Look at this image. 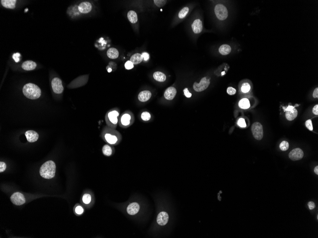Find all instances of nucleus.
<instances>
[{
	"instance_id": "1a4fd4ad",
	"label": "nucleus",
	"mask_w": 318,
	"mask_h": 238,
	"mask_svg": "<svg viewBox=\"0 0 318 238\" xmlns=\"http://www.w3.org/2000/svg\"><path fill=\"white\" fill-rule=\"evenodd\" d=\"M11 201L14 204L18 206L22 205L25 203V199L24 195L19 192H16L12 194L11 197Z\"/></svg>"
},
{
	"instance_id": "09e8293b",
	"label": "nucleus",
	"mask_w": 318,
	"mask_h": 238,
	"mask_svg": "<svg viewBox=\"0 0 318 238\" xmlns=\"http://www.w3.org/2000/svg\"><path fill=\"white\" fill-rule=\"evenodd\" d=\"M107 70H108V72H111V71H112V69L111 68H109V69H107Z\"/></svg>"
},
{
	"instance_id": "cd10ccee",
	"label": "nucleus",
	"mask_w": 318,
	"mask_h": 238,
	"mask_svg": "<svg viewBox=\"0 0 318 238\" xmlns=\"http://www.w3.org/2000/svg\"><path fill=\"white\" fill-rule=\"evenodd\" d=\"M102 153L105 156H109L112 153V150L111 146L109 145H106L103 146L102 149Z\"/></svg>"
},
{
	"instance_id": "a18cd8bd",
	"label": "nucleus",
	"mask_w": 318,
	"mask_h": 238,
	"mask_svg": "<svg viewBox=\"0 0 318 238\" xmlns=\"http://www.w3.org/2000/svg\"><path fill=\"white\" fill-rule=\"evenodd\" d=\"M318 105H316L314 106V107L313 108V109H312V112H313V114L315 115H318Z\"/></svg>"
},
{
	"instance_id": "f704fd0d",
	"label": "nucleus",
	"mask_w": 318,
	"mask_h": 238,
	"mask_svg": "<svg viewBox=\"0 0 318 238\" xmlns=\"http://www.w3.org/2000/svg\"><path fill=\"white\" fill-rule=\"evenodd\" d=\"M124 66H125V69H126V70H131V69L133 68V67H134V64H133V63L131 62L130 60H129V61H127V62L125 63Z\"/></svg>"
},
{
	"instance_id": "9d476101",
	"label": "nucleus",
	"mask_w": 318,
	"mask_h": 238,
	"mask_svg": "<svg viewBox=\"0 0 318 238\" xmlns=\"http://www.w3.org/2000/svg\"><path fill=\"white\" fill-rule=\"evenodd\" d=\"M304 152L301 149H294L289 153V156L293 161H297L302 159L304 157Z\"/></svg>"
},
{
	"instance_id": "f257e3e1",
	"label": "nucleus",
	"mask_w": 318,
	"mask_h": 238,
	"mask_svg": "<svg viewBox=\"0 0 318 238\" xmlns=\"http://www.w3.org/2000/svg\"><path fill=\"white\" fill-rule=\"evenodd\" d=\"M56 171L55 163L53 161H48L42 165L40 169V173L42 177L50 179L55 176Z\"/></svg>"
},
{
	"instance_id": "58836bf2",
	"label": "nucleus",
	"mask_w": 318,
	"mask_h": 238,
	"mask_svg": "<svg viewBox=\"0 0 318 238\" xmlns=\"http://www.w3.org/2000/svg\"><path fill=\"white\" fill-rule=\"evenodd\" d=\"M84 209L82 208V207L81 206H78L77 207H76L75 208V212L77 214L81 215L84 212Z\"/></svg>"
},
{
	"instance_id": "37998d69",
	"label": "nucleus",
	"mask_w": 318,
	"mask_h": 238,
	"mask_svg": "<svg viewBox=\"0 0 318 238\" xmlns=\"http://www.w3.org/2000/svg\"><path fill=\"white\" fill-rule=\"evenodd\" d=\"M141 55H142V56H143V59L144 60H145V61H147V60H149V58H150L149 54H148V53H147V52H143Z\"/></svg>"
},
{
	"instance_id": "393cba45",
	"label": "nucleus",
	"mask_w": 318,
	"mask_h": 238,
	"mask_svg": "<svg viewBox=\"0 0 318 238\" xmlns=\"http://www.w3.org/2000/svg\"><path fill=\"white\" fill-rule=\"evenodd\" d=\"M127 17L128 20L131 24H135L137 22L138 17L136 12L134 11L131 10L128 11L127 14Z\"/></svg>"
},
{
	"instance_id": "ea45409f",
	"label": "nucleus",
	"mask_w": 318,
	"mask_h": 238,
	"mask_svg": "<svg viewBox=\"0 0 318 238\" xmlns=\"http://www.w3.org/2000/svg\"><path fill=\"white\" fill-rule=\"evenodd\" d=\"M20 56H21V55H20V53H14L12 55V58L15 60V62H18L20 61Z\"/></svg>"
},
{
	"instance_id": "c756f323",
	"label": "nucleus",
	"mask_w": 318,
	"mask_h": 238,
	"mask_svg": "<svg viewBox=\"0 0 318 238\" xmlns=\"http://www.w3.org/2000/svg\"><path fill=\"white\" fill-rule=\"evenodd\" d=\"M250 89H251V86L249 84L246 82L243 83L241 87V90L243 93H247L250 90Z\"/></svg>"
},
{
	"instance_id": "dca6fc26",
	"label": "nucleus",
	"mask_w": 318,
	"mask_h": 238,
	"mask_svg": "<svg viewBox=\"0 0 318 238\" xmlns=\"http://www.w3.org/2000/svg\"><path fill=\"white\" fill-rule=\"evenodd\" d=\"M25 135L29 142H35L39 138V135L37 132L33 130H28L25 132Z\"/></svg>"
},
{
	"instance_id": "6e6552de",
	"label": "nucleus",
	"mask_w": 318,
	"mask_h": 238,
	"mask_svg": "<svg viewBox=\"0 0 318 238\" xmlns=\"http://www.w3.org/2000/svg\"><path fill=\"white\" fill-rule=\"evenodd\" d=\"M52 87L53 92L58 94H61L64 90L62 84V81L58 77H54L52 80Z\"/></svg>"
},
{
	"instance_id": "79ce46f5",
	"label": "nucleus",
	"mask_w": 318,
	"mask_h": 238,
	"mask_svg": "<svg viewBox=\"0 0 318 238\" xmlns=\"http://www.w3.org/2000/svg\"><path fill=\"white\" fill-rule=\"evenodd\" d=\"M183 92H184V95L188 98L191 97H192V94L190 93V92L188 90V88H185L183 90Z\"/></svg>"
},
{
	"instance_id": "49530a36",
	"label": "nucleus",
	"mask_w": 318,
	"mask_h": 238,
	"mask_svg": "<svg viewBox=\"0 0 318 238\" xmlns=\"http://www.w3.org/2000/svg\"><path fill=\"white\" fill-rule=\"evenodd\" d=\"M313 97L314 98H317L318 97V87L316 88L313 93Z\"/></svg>"
},
{
	"instance_id": "4c0bfd02",
	"label": "nucleus",
	"mask_w": 318,
	"mask_h": 238,
	"mask_svg": "<svg viewBox=\"0 0 318 238\" xmlns=\"http://www.w3.org/2000/svg\"><path fill=\"white\" fill-rule=\"evenodd\" d=\"M227 92L228 94L230 95H234L236 93V90L234 87H229L227 88Z\"/></svg>"
},
{
	"instance_id": "f3484780",
	"label": "nucleus",
	"mask_w": 318,
	"mask_h": 238,
	"mask_svg": "<svg viewBox=\"0 0 318 238\" xmlns=\"http://www.w3.org/2000/svg\"><path fill=\"white\" fill-rule=\"evenodd\" d=\"M140 210V205L137 203H133L129 204L127 208V211L129 214L131 215L137 214Z\"/></svg>"
},
{
	"instance_id": "412c9836",
	"label": "nucleus",
	"mask_w": 318,
	"mask_h": 238,
	"mask_svg": "<svg viewBox=\"0 0 318 238\" xmlns=\"http://www.w3.org/2000/svg\"><path fill=\"white\" fill-rule=\"evenodd\" d=\"M1 4L4 7L8 9H14L15 7L16 1L15 0H1Z\"/></svg>"
},
{
	"instance_id": "423d86ee",
	"label": "nucleus",
	"mask_w": 318,
	"mask_h": 238,
	"mask_svg": "<svg viewBox=\"0 0 318 238\" xmlns=\"http://www.w3.org/2000/svg\"><path fill=\"white\" fill-rule=\"evenodd\" d=\"M252 131L254 138L258 140L262 139L263 136V127L260 123L255 122L252 126Z\"/></svg>"
},
{
	"instance_id": "a878e982",
	"label": "nucleus",
	"mask_w": 318,
	"mask_h": 238,
	"mask_svg": "<svg viewBox=\"0 0 318 238\" xmlns=\"http://www.w3.org/2000/svg\"><path fill=\"white\" fill-rule=\"evenodd\" d=\"M231 49L228 44H224L219 48L220 53L223 55H227L231 52Z\"/></svg>"
},
{
	"instance_id": "0eeeda50",
	"label": "nucleus",
	"mask_w": 318,
	"mask_h": 238,
	"mask_svg": "<svg viewBox=\"0 0 318 238\" xmlns=\"http://www.w3.org/2000/svg\"><path fill=\"white\" fill-rule=\"evenodd\" d=\"M210 84V79H208L207 77H203L200 80V82L197 83L194 82L193 85V87L195 91L197 92H201L206 90Z\"/></svg>"
},
{
	"instance_id": "2eb2a0df",
	"label": "nucleus",
	"mask_w": 318,
	"mask_h": 238,
	"mask_svg": "<svg viewBox=\"0 0 318 238\" xmlns=\"http://www.w3.org/2000/svg\"><path fill=\"white\" fill-rule=\"evenodd\" d=\"M118 135H120L119 133H118L117 135L112 134L111 133H106L105 135V139L109 144L115 145L118 143L119 141Z\"/></svg>"
},
{
	"instance_id": "39448f33",
	"label": "nucleus",
	"mask_w": 318,
	"mask_h": 238,
	"mask_svg": "<svg viewBox=\"0 0 318 238\" xmlns=\"http://www.w3.org/2000/svg\"><path fill=\"white\" fill-rule=\"evenodd\" d=\"M214 11L216 17L221 21L225 20L228 16V10L226 7L221 4H218L215 6Z\"/></svg>"
},
{
	"instance_id": "aec40b11",
	"label": "nucleus",
	"mask_w": 318,
	"mask_h": 238,
	"mask_svg": "<svg viewBox=\"0 0 318 238\" xmlns=\"http://www.w3.org/2000/svg\"><path fill=\"white\" fill-rule=\"evenodd\" d=\"M36 66L37 64L35 62L32 60H27L22 63V68L24 69V70L30 71L35 70Z\"/></svg>"
},
{
	"instance_id": "de8ad7c7",
	"label": "nucleus",
	"mask_w": 318,
	"mask_h": 238,
	"mask_svg": "<svg viewBox=\"0 0 318 238\" xmlns=\"http://www.w3.org/2000/svg\"><path fill=\"white\" fill-rule=\"evenodd\" d=\"M314 172L316 174H318V166H316L314 168Z\"/></svg>"
},
{
	"instance_id": "72a5a7b5",
	"label": "nucleus",
	"mask_w": 318,
	"mask_h": 238,
	"mask_svg": "<svg viewBox=\"0 0 318 238\" xmlns=\"http://www.w3.org/2000/svg\"><path fill=\"white\" fill-rule=\"evenodd\" d=\"M167 1H164V0H155L154 1V3L156 4V6H157L159 7H162L163 6H164L165 4H166Z\"/></svg>"
},
{
	"instance_id": "bb28decb",
	"label": "nucleus",
	"mask_w": 318,
	"mask_h": 238,
	"mask_svg": "<svg viewBox=\"0 0 318 238\" xmlns=\"http://www.w3.org/2000/svg\"><path fill=\"white\" fill-rule=\"evenodd\" d=\"M239 106L242 109H248L250 106L249 101L247 98H243L239 101Z\"/></svg>"
},
{
	"instance_id": "5701e85b",
	"label": "nucleus",
	"mask_w": 318,
	"mask_h": 238,
	"mask_svg": "<svg viewBox=\"0 0 318 238\" xmlns=\"http://www.w3.org/2000/svg\"><path fill=\"white\" fill-rule=\"evenodd\" d=\"M143 57L141 54L140 53H136L131 56L130 58V61L134 65L139 64L143 61Z\"/></svg>"
},
{
	"instance_id": "e433bc0d",
	"label": "nucleus",
	"mask_w": 318,
	"mask_h": 238,
	"mask_svg": "<svg viewBox=\"0 0 318 238\" xmlns=\"http://www.w3.org/2000/svg\"><path fill=\"white\" fill-rule=\"evenodd\" d=\"M238 125H239L241 128H245L246 126V124L244 119L243 118H240L238 121Z\"/></svg>"
},
{
	"instance_id": "2f4dec72",
	"label": "nucleus",
	"mask_w": 318,
	"mask_h": 238,
	"mask_svg": "<svg viewBox=\"0 0 318 238\" xmlns=\"http://www.w3.org/2000/svg\"><path fill=\"white\" fill-rule=\"evenodd\" d=\"M151 118V115L149 112H143L141 114V118L145 121H149Z\"/></svg>"
},
{
	"instance_id": "c03bdc74",
	"label": "nucleus",
	"mask_w": 318,
	"mask_h": 238,
	"mask_svg": "<svg viewBox=\"0 0 318 238\" xmlns=\"http://www.w3.org/2000/svg\"><path fill=\"white\" fill-rule=\"evenodd\" d=\"M308 206L310 210H313L315 208V204L313 201H309L308 203Z\"/></svg>"
},
{
	"instance_id": "4be33fe9",
	"label": "nucleus",
	"mask_w": 318,
	"mask_h": 238,
	"mask_svg": "<svg viewBox=\"0 0 318 238\" xmlns=\"http://www.w3.org/2000/svg\"><path fill=\"white\" fill-rule=\"evenodd\" d=\"M107 55L110 59H116L118 58L119 53L116 48H111L107 51Z\"/></svg>"
},
{
	"instance_id": "a19ab883",
	"label": "nucleus",
	"mask_w": 318,
	"mask_h": 238,
	"mask_svg": "<svg viewBox=\"0 0 318 238\" xmlns=\"http://www.w3.org/2000/svg\"><path fill=\"white\" fill-rule=\"evenodd\" d=\"M6 168V165L5 163L1 162L0 163V172L2 173L5 170Z\"/></svg>"
},
{
	"instance_id": "6ab92c4d",
	"label": "nucleus",
	"mask_w": 318,
	"mask_h": 238,
	"mask_svg": "<svg viewBox=\"0 0 318 238\" xmlns=\"http://www.w3.org/2000/svg\"><path fill=\"white\" fill-rule=\"evenodd\" d=\"M151 97V91L149 90H143L139 94L138 97L140 101L144 102L149 100Z\"/></svg>"
},
{
	"instance_id": "a211bd4d",
	"label": "nucleus",
	"mask_w": 318,
	"mask_h": 238,
	"mask_svg": "<svg viewBox=\"0 0 318 238\" xmlns=\"http://www.w3.org/2000/svg\"><path fill=\"white\" fill-rule=\"evenodd\" d=\"M192 29L193 32L196 34L200 33L203 30V24L201 20L197 19L193 22L192 25Z\"/></svg>"
},
{
	"instance_id": "c85d7f7f",
	"label": "nucleus",
	"mask_w": 318,
	"mask_h": 238,
	"mask_svg": "<svg viewBox=\"0 0 318 238\" xmlns=\"http://www.w3.org/2000/svg\"><path fill=\"white\" fill-rule=\"evenodd\" d=\"M189 11V8L187 7L183 8V9H182L180 11L179 14H178V16H179V18H184L187 15Z\"/></svg>"
},
{
	"instance_id": "7c9ffc66",
	"label": "nucleus",
	"mask_w": 318,
	"mask_h": 238,
	"mask_svg": "<svg viewBox=\"0 0 318 238\" xmlns=\"http://www.w3.org/2000/svg\"><path fill=\"white\" fill-rule=\"evenodd\" d=\"M289 143L287 141H283L280 145V148L282 151H286L289 149Z\"/></svg>"
},
{
	"instance_id": "473e14b6",
	"label": "nucleus",
	"mask_w": 318,
	"mask_h": 238,
	"mask_svg": "<svg viewBox=\"0 0 318 238\" xmlns=\"http://www.w3.org/2000/svg\"><path fill=\"white\" fill-rule=\"evenodd\" d=\"M91 196L89 194H85L82 197V201L85 204H89L91 201Z\"/></svg>"
},
{
	"instance_id": "ddd939ff",
	"label": "nucleus",
	"mask_w": 318,
	"mask_h": 238,
	"mask_svg": "<svg viewBox=\"0 0 318 238\" xmlns=\"http://www.w3.org/2000/svg\"><path fill=\"white\" fill-rule=\"evenodd\" d=\"M169 215L167 212L162 211L158 215L157 218V222L159 225L161 226H164L167 224L168 222Z\"/></svg>"
},
{
	"instance_id": "c9c22d12",
	"label": "nucleus",
	"mask_w": 318,
	"mask_h": 238,
	"mask_svg": "<svg viewBox=\"0 0 318 238\" xmlns=\"http://www.w3.org/2000/svg\"><path fill=\"white\" fill-rule=\"evenodd\" d=\"M305 125H306V128L310 130V131H312L313 130V126H312V121L311 120V119L308 120L306 121L305 122Z\"/></svg>"
},
{
	"instance_id": "9b49d317",
	"label": "nucleus",
	"mask_w": 318,
	"mask_h": 238,
	"mask_svg": "<svg viewBox=\"0 0 318 238\" xmlns=\"http://www.w3.org/2000/svg\"><path fill=\"white\" fill-rule=\"evenodd\" d=\"M285 110L286 111V118L288 120H293L297 117L298 111L297 109L295 108V107L289 106Z\"/></svg>"
},
{
	"instance_id": "f8f14e48",
	"label": "nucleus",
	"mask_w": 318,
	"mask_h": 238,
	"mask_svg": "<svg viewBox=\"0 0 318 238\" xmlns=\"http://www.w3.org/2000/svg\"><path fill=\"white\" fill-rule=\"evenodd\" d=\"M92 9V5L91 3L88 1L82 2L78 6V10L82 14H88L91 11Z\"/></svg>"
},
{
	"instance_id": "7ed1b4c3",
	"label": "nucleus",
	"mask_w": 318,
	"mask_h": 238,
	"mask_svg": "<svg viewBox=\"0 0 318 238\" xmlns=\"http://www.w3.org/2000/svg\"><path fill=\"white\" fill-rule=\"evenodd\" d=\"M135 118L133 113L131 111H125L123 113L119 119L118 123L120 126L123 128H129L134 123Z\"/></svg>"
},
{
	"instance_id": "b1692460",
	"label": "nucleus",
	"mask_w": 318,
	"mask_h": 238,
	"mask_svg": "<svg viewBox=\"0 0 318 238\" xmlns=\"http://www.w3.org/2000/svg\"><path fill=\"white\" fill-rule=\"evenodd\" d=\"M153 77L155 80L161 82H164L166 80V75L160 71H156L154 73Z\"/></svg>"
},
{
	"instance_id": "f03ea898",
	"label": "nucleus",
	"mask_w": 318,
	"mask_h": 238,
	"mask_svg": "<svg viewBox=\"0 0 318 238\" xmlns=\"http://www.w3.org/2000/svg\"><path fill=\"white\" fill-rule=\"evenodd\" d=\"M22 92L27 98L31 100L37 99L41 95V89L37 85L32 83L25 85L22 89Z\"/></svg>"
},
{
	"instance_id": "20e7f679",
	"label": "nucleus",
	"mask_w": 318,
	"mask_h": 238,
	"mask_svg": "<svg viewBox=\"0 0 318 238\" xmlns=\"http://www.w3.org/2000/svg\"><path fill=\"white\" fill-rule=\"evenodd\" d=\"M120 115L118 109H112L109 111L106 115V120L109 126L112 128H116L119 122L118 117Z\"/></svg>"
},
{
	"instance_id": "4468645a",
	"label": "nucleus",
	"mask_w": 318,
	"mask_h": 238,
	"mask_svg": "<svg viewBox=\"0 0 318 238\" xmlns=\"http://www.w3.org/2000/svg\"><path fill=\"white\" fill-rule=\"evenodd\" d=\"M176 93H177L176 89L173 87H170L167 88L166 90L165 91L164 96L166 100H172L175 98Z\"/></svg>"
}]
</instances>
